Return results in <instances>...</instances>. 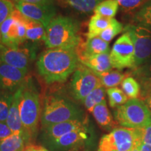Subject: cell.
Returning <instances> with one entry per match:
<instances>
[{"instance_id": "4fadbf2b", "label": "cell", "mask_w": 151, "mask_h": 151, "mask_svg": "<svg viewBox=\"0 0 151 151\" xmlns=\"http://www.w3.org/2000/svg\"><path fill=\"white\" fill-rule=\"evenodd\" d=\"M89 139L88 127L69 132L55 140L44 141L51 151H70L83 146Z\"/></svg>"}, {"instance_id": "d590c367", "label": "cell", "mask_w": 151, "mask_h": 151, "mask_svg": "<svg viewBox=\"0 0 151 151\" xmlns=\"http://www.w3.org/2000/svg\"><path fill=\"white\" fill-rule=\"evenodd\" d=\"M141 144L151 146V124L147 127L141 128Z\"/></svg>"}, {"instance_id": "d4e9b609", "label": "cell", "mask_w": 151, "mask_h": 151, "mask_svg": "<svg viewBox=\"0 0 151 151\" xmlns=\"http://www.w3.org/2000/svg\"><path fill=\"white\" fill-rule=\"evenodd\" d=\"M132 24L142 26L151 31V0L145 4L134 15Z\"/></svg>"}, {"instance_id": "7bdbcfd3", "label": "cell", "mask_w": 151, "mask_h": 151, "mask_svg": "<svg viewBox=\"0 0 151 151\" xmlns=\"http://www.w3.org/2000/svg\"><path fill=\"white\" fill-rule=\"evenodd\" d=\"M2 91V90H1V83H0V92Z\"/></svg>"}, {"instance_id": "e0dca14e", "label": "cell", "mask_w": 151, "mask_h": 151, "mask_svg": "<svg viewBox=\"0 0 151 151\" xmlns=\"http://www.w3.org/2000/svg\"><path fill=\"white\" fill-rule=\"evenodd\" d=\"M76 52L78 57L90 56L110 52L108 42L104 41L99 37L87 39L86 42L81 43Z\"/></svg>"}, {"instance_id": "603a6c76", "label": "cell", "mask_w": 151, "mask_h": 151, "mask_svg": "<svg viewBox=\"0 0 151 151\" xmlns=\"http://www.w3.org/2000/svg\"><path fill=\"white\" fill-rule=\"evenodd\" d=\"M26 27V40L37 43L41 40L44 41L46 37V29L40 22L28 18L24 23Z\"/></svg>"}, {"instance_id": "277c9868", "label": "cell", "mask_w": 151, "mask_h": 151, "mask_svg": "<svg viewBox=\"0 0 151 151\" xmlns=\"http://www.w3.org/2000/svg\"><path fill=\"white\" fill-rule=\"evenodd\" d=\"M19 111L24 129L31 137L37 134L41 112L40 97L35 81L27 77L19 88Z\"/></svg>"}, {"instance_id": "1f68e13d", "label": "cell", "mask_w": 151, "mask_h": 151, "mask_svg": "<svg viewBox=\"0 0 151 151\" xmlns=\"http://www.w3.org/2000/svg\"><path fill=\"white\" fill-rule=\"evenodd\" d=\"M121 10L127 14L134 16L136 13L150 0H116Z\"/></svg>"}, {"instance_id": "60d3db41", "label": "cell", "mask_w": 151, "mask_h": 151, "mask_svg": "<svg viewBox=\"0 0 151 151\" xmlns=\"http://www.w3.org/2000/svg\"><path fill=\"white\" fill-rule=\"evenodd\" d=\"M139 149H140V151H151V146L141 144L139 147Z\"/></svg>"}, {"instance_id": "484cf974", "label": "cell", "mask_w": 151, "mask_h": 151, "mask_svg": "<svg viewBox=\"0 0 151 151\" xmlns=\"http://www.w3.org/2000/svg\"><path fill=\"white\" fill-rule=\"evenodd\" d=\"M106 100V90L102 85L98 86L90 92L83 101L84 106L89 112L92 113L94 107Z\"/></svg>"}, {"instance_id": "b9f144b4", "label": "cell", "mask_w": 151, "mask_h": 151, "mask_svg": "<svg viewBox=\"0 0 151 151\" xmlns=\"http://www.w3.org/2000/svg\"><path fill=\"white\" fill-rule=\"evenodd\" d=\"M139 147H140V146H139ZM139 148H137L134 149V150H131V151H140V149H139Z\"/></svg>"}, {"instance_id": "8fae6325", "label": "cell", "mask_w": 151, "mask_h": 151, "mask_svg": "<svg viewBox=\"0 0 151 151\" xmlns=\"http://www.w3.org/2000/svg\"><path fill=\"white\" fill-rule=\"evenodd\" d=\"M32 48H11L0 43V61L27 72L35 52Z\"/></svg>"}, {"instance_id": "e575fe53", "label": "cell", "mask_w": 151, "mask_h": 151, "mask_svg": "<svg viewBox=\"0 0 151 151\" xmlns=\"http://www.w3.org/2000/svg\"><path fill=\"white\" fill-rule=\"evenodd\" d=\"M141 85V99L151 94V78H143L139 81Z\"/></svg>"}, {"instance_id": "74e56055", "label": "cell", "mask_w": 151, "mask_h": 151, "mask_svg": "<svg viewBox=\"0 0 151 151\" xmlns=\"http://www.w3.org/2000/svg\"><path fill=\"white\" fill-rule=\"evenodd\" d=\"M18 1L39 5H54V0H18Z\"/></svg>"}, {"instance_id": "5bb4252c", "label": "cell", "mask_w": 151, "mask_h": 151, "mask_svg": "<svg viewBox=\"0 0 151 151\" xmlns=\"http://www.w3.org/2000/svg\"><path fill=\"white\" fill-rule=\"evenodd\" d=\"M27 73L0 61V83L2 91L14 94L25 81Z\"/></svg>"}, {"instance_id": "7402d4cb", "label": "cell", "mask_w": 151, "mask_h": 151, "mask_svg": "<svg viewBox=\"0 0 151 151\" xmlns=\"http://www.w3.org/2000/svg\"><path fill=\"white\" fill-rule=\"evenodd\" d=\"M111 19L97 14L92 16L88 23V32L86 34L87 39L99 37L100 34L109 27Z\"/></svg>"}, {"instance_id": "ba28073f", "label": "cell", "mask_w": 151, "mask_h": 151, "mask_svg": "<svg viewBox=\"0 0 151 151\" xmlns=\"http://www.w3.org/2000/svg\"><path fill=\"white\" fill-rule=\"evenodd\" d=\"M110 58L112 67L118 70L135 69L134 48L129 33L124 32L115 41L110 51Z\"/></svg>"}, {"instance_id": "7c38bea8", "label": "cell", "mask_w": 151, "mask_h": 151, "mask_svg": "<svg viewBox=\"0 0 151 151\" xmlns=\"http://www.w3.org/2000/svg\"><path fill=\"white\" fill-rule=\"evenodd\" d=\"M15 7L27 18L40 22L45 29L57 14L55 5H39L18 1L15 4Z\"/></svg>"}, {"instance_id": "8992f818", "label": "cell", "mask_w": 151, "mask_h": 151, "mask_svg": "<svg viewBox=\"0 0 151 151\" xmlns=\"http://www.w3.org/2000/svg\"><path fill=\"white\" fill-rule=\"evenodd\" d=\"M141 145V128L120 127L101 138L97 151H131Z\"/></svg>"}, {"instance_id": "4316f807", "label": "cell", "mask_w": 151, "mask_h": 151, "mask_svg": "<svg viewBox=\"0 0 151 151\" xmlns=\"http://www.w3.org/2000/svg\"><path fill=\"white\" fill-rule=\"evenodd\" d=\"M118 8L119 4L116 0H104L95 7L94 14L108 18H113L118 12Z\"/></svg>"}, {"instance_id": "ffe728a7", "label": "cell", "mask_w": 151, "mask_h": 151, "mask_svg": "<svg viewBox=\"0 0 151 151\" xmlns=\"http://www.w3.org/2000/svg\"><path fill=\"white\" fill-rule=\"evenodd\" d=\"M19 100H20V91L18 89L14 94V99L6 121V123L13 133L25 132L20 118V111H19Z\"/></svg>"}, {"instance_id": "836d02e7", "label": "cell", "mask_w": 151, "mask_h": 151, "mask_svg": "<svg viewBox=\"0 0 151 151\" xmlns=\"http://www.w3.org/2000/svg\"><path fill=\"white\" fill-rule=\"evenodd\" d=\"M15 4L11 0H0V27L12 14Z\"/></svg>"}, {"instance_id": "f6af8a7d", "label": "cell", "mask_w": 151, "mask_h": 151, "mask_svg": "<svg viewBox=\"0 0 151 151\" xmlns=\"http://www.w3.org/2000/svg\"><path fill=\"white\" fill-rule=\"evenodd\" d=\"M0 151H1V150H0Z\"/></svg>"}, {"instance_id": "bcb514c9", "label": "cell", "mask_w": 151, "mask_h": 151, "mask_svg": "<svg viewBox=\"0 0 151 151\" xmlns=\"http://www.w3.org/2000/svg\"></svg>"}, {"instance_id": "9a60e30c", "label": "cell", "mask_w": 151, "mask_h": 151, "mask_svg": "<svg viewBox=\"0 0 151 151\" xmlns=\"http://www.w3.org/2000/svg\"><path fill=\"white\" fill-rule=\"evenodd\" d=\"M87 127L86 120H70L42 127L43 141L55 140L69 132Z\"/></svg>"}, {"instance_id": "ee69618b", "label": "cell", "mask_w": 151, "mask_h": 151, "mask_svg": "<svg viewBox=\"0 0 151 151\" xmlns=\"http://www.w3.org/2000/svg\"><path fill=\"white\" fill-rule=\"evenodd\" d=\"M13 1H14L15 2H16V1H18V0H13Z\"/></svg>"}, {"instance_id": "cb8c5ba5", "label": "cell", "mask_w": 151, "mask_h": 151, "mask_svg": "<svg viewBox=\"0 0 151 151\" xmlns=\"http://www.w3.org/2000/svg\"><path fill=\"white\" fill-rule=\"evenodd\" d=\"M73 10L81 14L89 15L94 12V9L104 0H62Z\"/></svg>"}, {"instance_id": "44dd1931", "label": "cell", "mask_w": 151, "mask_h": 151, "mask_svg": "<svg viewBox=\"0 0 151 151\" xmlns=\"http://www.w3.org/2000/svg\"><path fill=\"white\" fill-rule=\"evenodd\" d=\"M99 77L101 83L105 88H111L121 84L124 78L131 76V72L123 73L120 70L109 71L103 73L94 72Z\"/></svg>"}, {"instance_id": "8d00e7d4", "label": "cell", "mask_w": 151, "mask_h": 151, "mask_svg": "<svg viewBox=\"0 0 151 151\" xmlns=\"http://www.w3.org/2000/svg\"><path fill=\"white\" fill-rule=\"evenodd\" d=\"M12 134V131L5 122H0V141L9 137Z\"/></svg>"}, {"instance_id": "4dcf8cb0", "label": "cell", "mask_w": 151, "mask_h": 151, "mask_svg": "<svg viewBox=\"0 0 151 151\" xmlns=\"http://www.w3.org/2000/svg\"><path fill=\"white\" fill-rule=\"evenodd\" d=\"M13 99V93L5 91L0 92V122L6 121Z\"/></svg>"}, {"instance_id": "f1b7e54d", "label": "cell", "mask_w": 151, "mask_h": 151, "mask_svg": "<svg viewBox=\"0 0 151 151\" xmlns=\"http://www.w3.org/2000/svg\"><path fill=\"white\" fill-rule=\"evenodd\" d=\"M106 94L109 97V105L113 109L118 108L128 101L127 95L124 93L122 89L118 87L107 89Z\"/></svg>"}, {"instance_id": "d6986e66", "label": "cell", "mask_w": 151, "mask_h": 151, "mask_svg": "<svg viewBox=\"0 0 151 151\" xmlns=\"http://www.w3.org/2000/svg\"><path fill=\"white\" fill-rule=\"evenodd\" d=\"M92 113L99 125L103 129L110 131L116 128V122L109 110L106 100L96 106Z\"/></svg>"}, {"instance_id": "7a4b0ae2", "label": "cell", "mask_w": 151, "mask_h": 151, "mask_svg": "<svg viewBox=\"0 0 151 151\" xmlns=\"http://www.w3.org/2000/svg\"><path fill=\"white\" fill-rule=\"evenodd\" d=\"M80 27V23L71 17H55L46 29L45 45L48 48L76 49L82 43Z\"/></svg>"}, {"instance_id": "2e32d148", "label": "cell", "mask_w": 151, "mask_h": 151, "mask_svg": "<svg viewBox=\"0 0 151 151\" xmlns=\"http://www.w3.org/2000/svg\"><path fill=\"white\" fill-rule=\"evenodd\" d=\"M79 62L94 72L103 73L111 71V65L110 52L90 56L78 57Z\"/></svg>"}, {"instance_id": "d6a6232c", "label": "cell", "mask_w": 151, "mask_h": 151, "mask_svg": "<svg viewBox=\"0 0 151 151\" xmlns=\"http://www.w3.org/2000/svg\"><path fill=\"white\" fill-rule=\"evenodd\" d=\"M131 76L139 81L143 78H151V58L140 67L131 69Z\"/></svg>"}, {"instance_id": "3957f363", "label": "cell", "mask_w": 151, "mask_h": 151, "mask_svg": "<svg viewBox=\"0 0 151 151\" xmlns=\"http://www.w3.org/2000/svg\"><path fill=\"white\" fill-rule=\"evenodd\" d=\"M70 120H85L83 111L65 95L47 94L41 116L42 127Z\"/></svg>"}, {"instance_id": "83f0119b", "label": "cell", "mask_w": 151, "mask_h": 151, "mask_svg": "<svg viewBox=\"0 0 151 151\" xmlns=\"http://www.w3.org/2000/svg\"><path fill=\"white\" fill-rule=\"evenodd\" d=\"M121 89L128 98L138 99L141 94V85L137 79L132 76H128L121 83Z\"/></svg>"}, {"instance_id": "9c48e42d", "label": "cell", "mask_w": 151, "mask_h": 151, "mask_svg": "<svg viewBox=\"0 0 151 151\" xmlns=\"http://www.w3.org/2000/svg\"><path fill=\"white\" fill-rule=\"evenodd\" d=\"M123 31L129 34L133 41L136 69L151 58V31L132 23L126 25Z\"/></svg>"}, {"instance_id": "ab89813d", "label": "cell", "mask_w": 151, "mask_h": 151, "mask_svg": "<svg viewBox=\"0 0 151 151\" xmlns=\"http://www.w3.org/2000/svg\"><path fill=\"white\" fill-rule=\"evenodd\" d=\"M141 100H143V101H144L147 106H148V109L151 112V94H149V95H148L145 98H143V99Z\"/></svg>"}, {"instance_id": "52a82bcc", "label": "cell", "mask_w": 151, "mask_h": 151, "mask_svg": "<svg viewBox=\"0 0 151 151\" xmlns=\"http://www.w3.org/2000/svg\"><path fill=\"white\" fill-rule=\"evenodd\" d=\"M99 86L101 83L99 77L93 71L80 63L71 77L69 93L76 101L83 102L85 98Z\"/></svg>"}, {"instance_id": "f546056e", "label": "cell", "mask_w": 151, "mask_h": 151, "mask_svg": "<svg viewBox=\"0 0 151 151\" xmlns=\"http://www.w3.org/2000/svg\"><path fill=\"white\" fill-rule=\"evenodd\" d=\"M123 25L116 19L112 18L110 24L99 35V37L106 42H111L117 35L123 31Z\"/></svg>"}, {"instance_id": "6da1fadb", "label": "cell", "mask_w": 151, "mask_h": 151, "mask_svg": "<svg viewBox=\"0 0 151 151\" xmlns=\"http://www.w3.org/2000/svg\"><path fill=\"white\" fill-rule=\"evenodd\" d=\"M79 64L76 49L48 48L40 54L36 65L46 83L51 85L67 81Z\"/></svg>"}, {"instance_id": "30bf717a", "label": "cell", "mask_w": 151, "mask_h": 151, "mask_svg": "<svg viewBox=\"0 0 151 151\" xmlns=\"http://www.w3.org/2000/svg\"><path fill=\"white\" fill-rule=\"evenodd\" d=\"M26 27L21 22L9 17L0 27V43L11 48H19L26 41Z\"/></svg>"}, {"instance_id": "f35d334b", "label": "cell", "mask_w": 151, "mask_h": 151, "mask_svg": "<svg viewBox=\"0 0 151 151\" xmlns=\"http://www.w3.org/2000/svg\"><path fill=\"white\" fill-rule=\"evenodd\" d=\"M24 151H50L43 146H37V145H29Z\"/></svg>"}, {"instance_id": "5b68a950", "label": "cell", "mask_w": 151, "mask_h": 151, "mask_svg": "<svg viewBox=\"0 0 151 151\" xmlns=\"http://www.w3.org/2000/svg\"><path fill=\"white\" fill-rule=\"evenodd\" d=\"M114 119L121 127L143 128L151 124V112L141 99H131L115 109Z\"/></svg>"}, {"instance_id": "ac0fdd59", "label": "cell", "mask_w": 151, "mask_h": 151, "mask_svg": "<svg viewBox=\"0 0 151 151\" xmlns=\"http://www.w3.org/2000/svg\"><path fill=\"white\" fill-rule=\"evenodd\" d=\"M32 138L27 132L13 133L9 137L0 141L1 151H24Z\"/></svg>"}]
</instances>
